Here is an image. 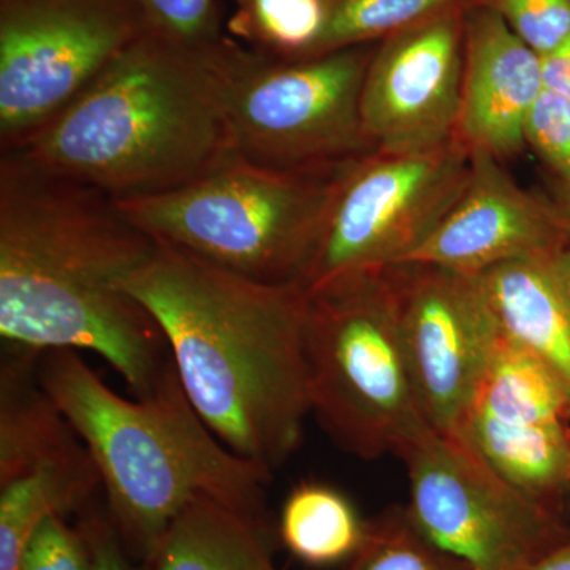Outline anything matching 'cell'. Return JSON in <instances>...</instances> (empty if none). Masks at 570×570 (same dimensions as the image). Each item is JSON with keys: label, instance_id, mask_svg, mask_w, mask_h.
<instances>
[{"label": "cell", "instance_id": "cell-26", "mask_svg": "<svg viewBox=\"0 0 570 570\" xmlns=\"http://www.w3.org/2000/svg\"><path fill=\"white\" fill-rule=\"evenodd\" d=\"M78 530L85 535L92 557V570H140L135 568L110 517L91 504L81 510Z\"/></svg>", "mask_w": 570, "mask_h": 570}, {"label": "cell", "instance_id": "cell-18", "mask_svg": "<svg viewBox=\"0 0 570 570\" xmlns=\"http://www.w3.org/2000/svg\"><path fill=\"white\" fill-rule=\"evenodd\" d=\"M366 524L343 491L322 482H302L285 499L277 532L296 560L330 568L354 557Z\"/></svg>", "mask_w": 570, "mask_h": 570}, {"label": "cell", "instance_id": "cell-3", "mask_svg": "<svg viewBox=\"0 0 570 570\" xmlns=\"http://www.w3.org/2000/svg\"><path fill=\"white\" fill-rule=\"evenodd\" d=\"M227 45L193 47L146 31L61 115L6 153L115 200L194 181L235 156Z\"/></svg>", "mask_w": 570, "mask_h": 570}, {"label": "cell", "instance_id": "cell-12", "mask_svg": "<svg viewBox=\"0 0 570 570\" xmlns=\"http://www.w3.org/2000/svg\"><path fill=\"white\" fill-rule=\"evenodd\" d=\"M569 419L561 385L502 335L450 434L513 487L558 510L570 491Z\"/></svg>", "mask_w": 570, "mask_h": 570}, {"label": "cell", "instance_id": "cell-13", "mask_svg": "<svg viewBox=\"0 0 570 570\" xmlns=\"http://www.w3.org/2000/svg\"><path fill=\"white\" fill-rule=\"evenodd\" d=\"M466 7L393 33L373 51L362 91L373 151H422L456 137Z\"/></svg>", "mask_w": 570, "mask_h": 570}, {"label": "cell", "instance_id": "cell-20", "mask_svg": "<svg viewBox=\"0 0 570 570\" xmlns=\"http://www.w3.org/2000/svg\"><path fill=\"white\" fill-rule=\"evenodd\" d=\"M343 570H474L420 531L406 505L367 520L365 539Z\"/></svg>", "mask_w": 570, "mask_h": 570}, {"label": "cell", "instance_id": "cell-27", "mask_svg": "<svg viewBox=\"0 0 570 570\" xmlns=\"http://www.w3.org/2000/svg\"><path fill=\"white\" fill-rule=\"evenodd\" d=\"M543 88L570 100V33L554 50L540 56Z\"/></svg>", "mask_w": 570, "mask_h": 570}, {"label": "cell", "instance_id": "cell-9", "mask_svg": "<svg viewBox=\"0 0 570 570\" xmlns=\"http://www.w3.org/2000/svg\"><path fill=\"white\" fill-rule=\"evenodd\" d=\"M409 515L474 570H524L570 540L558 510L499 475L455 434L430 428L397 453Z\"/></svg>", "mask_w": 570, "mask_h": 570}, {"label": "cell", "instance_id": "cell-8", "mask_svg": "<svg viewBox=\"0 0 570 570\" xmlns=\"http://www.w3.org/2000/svg\"><path fill=\"white\" fill-rule=\"evenodd\" d=\"M471 160L455 137L436 148L373 151L348 163L299 284L314 292L407 262L463 193Z\"/></svg>", "mask_w": 570, "mask_h": 570}, {"label": "cell", "instance_id": "cell-25", "mask_svg": "<svg viewBox=\"0 0 570 570\" xmlns=\"http://www.w3.org/2000/svg\"><path fill=\"white\" fill-rule=\"evenodd\" d=\"M524 141L570 190V100L543 91L528 116Z\"/></svg>", "mask_w": 570, "mask_h": 570}, {"label": "cell", "instance_id": "cell-24", "mask_svg": "<svg viewBox=\"0 0 570 570\" xmlns=\"http://www.w3.org/2000/svg\"><path fill=\"white\" fill-rule=\"evenodd\" d=\"M17 570H92L91 551L78 527L52 513L26 542Z\"/></svg>", "mask_w": 570, "mask_h": 570}, {"label": "cell", "instance_id": "cell-14", "mask_svg": "<svg viewBox=\"0 0 570 570\" xmlns=\"http://www.w3.org/2000/svg\"><path fill=\"white\" fill-rule=\"evenodd\" d=\"M501 163L472 153L463 193L404 264L482 275L494 266L570 245L561 208L524 190Z\"/></svg>", "mask_w": 570, "mask_h": 570}, {"label": "cell", "instance_id": "cell-5", "mask_svg": "<svg viewBox=\"0 0 570 570\" xmlns=\"http://www.w3.org/2000/svg\"><path fill=\"white\" fill-rule=\"evenodd\" d=\"M347 164L279 170L235 154L176 189L115 202L156 242L258 283H302Z\"/></svg>", "mask_w": 570, "mask_h": 570}, {"label": "cell", "instance_id": "cell-19", "mask_svg": "<svg viewBox=\"0 0 570 570\" xmlns=\"http://www.w3.org/2000/svg\"><path fill=\"white\" fill-rule=\"evenodd\" d=\"M332 0H238L232 32L257 55L283 61L321 56Z\"/></svg>", "mask_w": 570, "mask_h": 570}, {"label": "cell", "instance_id": "cell-6", "mask_svg": "<svg viewBox=\"0 0 570 570\" xmlns=\"http://www.w3.org/2000/svg\"><path fill=\"white\" fill-rule=\"evenodd\" d=\"M309 295L307 395L337 448L377 460L433 428L420 404L387 269Z\"/></svg>", "mask_w": 570, "mask_h": 570}, {"label": "cell", "instance_id": "cell-11", "mask_svg": "<svg viewBox=\"0 0 570 570\" xmlns=\"http://www.w3.org/2000/svg\"><path fill=\"white\" fill-rule=\"evenodd\" d=\"M387 276L423 414L452 433L502 337L485 287L434 265L390 266Z\"/></svg>", "mask_w": 570, "mask_h": 570}, {"label": "cell", "instance_id": "cell-7", "mask_svg": "<svg viewBox=\"0 0 570 570\" xmlns=\"http://www.w3.org/2000/svg\"><path fill=\"white\" fill-rule=\"evenodd\" d=\"M371 48L283 61L228 41L224 105L236 156L279 170H325L373 153L362 121Z\"/></svg>", "mask_w": 570, "mask_h": 570}, {"label": "cell", "instance_id": "cell-17", "mask_svg": "<svg viewBox=\"0 0 570 570\" xmlns=\"http://www.w3.org/2000/svg\"><path fill=\"white\" fill-rule=\"evenodd\" d=\"M269 530L209 498L187 505L146 570H276Z\"/></svg>", "mask_w": 570, "mask_h": 570}, {"label": "cell", "instance_id": "cell-1", "mask_svg": "<svg viewBox=\"0 0 570 570\" xmlns=\"http://www.w3.org/2000/svg\"><path fill=\"white\" fill-rule=\"evenodd\" d=\"M156 239L110 195L0 153V335L29 351L92 352L135 396L174 365L163 328L122 284Z\"/></svg>", "mask_w": 570, "mask_h": 570}, {"label": "cell", "instance_id": "cell-16", "mask_svg": "<svg viewBox=\"0 0 570 570\" xmlns=\"http://www.w3.org/2000/svg\"><path fill=\"white\" fill-rule=\"evenodd\" d=\"M479 276L502 335L538 360L570 403V245Z\"/></svg>", "mask_w": 570, "mask_h": 570}, {"label": "cell", "instance_id": "cell-21", "mask_svg": "<svg viewBox=\"0 0 570 570\" xmlns=\"http://www.w3.org/2000/svg\"><path fill=\"white\" fill-rule=\"evenodd\" d=\"M472 0H332L321 55L385 40Z\"/></svg>", "mask_w": 570, "mask_h": 570}, {"label": "cell", "instance_id": "cell-15", "mask_svg": "<svg viewBox=\"0 0 570 570\" xmlns=\"http://www.w3.org/2000/svg\"><path fill=\"white\" fill-rule=\"evenodd\" d=\"M543 88L540 56L489 7L464 10V73L456 137L472 153L508 159L527 146L524 127Z\"/></svg>", "mask_w": 570, "mask_h": 570}, {"label": "cell", "instance_id": "cell-2", "mask_svg": "<svg viewBox=\"0 0 570 570\" xmlns=\"http://www.w3.org/2000/svg\"><path fill=\"white\" fill-rule=\"evenodd\" d=\"M163 328L190 403L232 452L269 474L302 444L309 295L156 242L122 284Z\"/></svg>", "mask_w": 570, "mask_h": 570}, {"label": "cell", "instance_id": "cell-10", "mask_svg": "<svg viewBox=\"0 0 570 570\" xmlns=\"http://www.w3.org/2000/svg\"><path fill=\"white\" fill-rule=\"evenodd\" d=\"M146 31L126 0H0V153L61 115Z\"/></svg>", "mask_w": 570, "mask_h": 570}, {"label": "cell", "instance_id": "cell-23", "mask_svg": "<svg viewBox=\"0 0 570 570\" xmlns=\"http://www.w3.org/2000/svg\"><path fill=\"white\" fill-rule=\"evenodd\" d=\"M489 7L539 56L570 33V0H472Z\"/></svg>", "mask_w": 570, "mask_h": 570}, {"label": "cell", "instance_id": "cell-29", "mask_svg": "<svg viewBox=\"0 0 570 570\" xmlns=\"http://www.w3.org/2000/svg\"><path fill=\"white\" fill-rule=\"evenodd\" d=\"M561 212L564 214L566 224H568V230L570 236V190H566V200L561 206Z\"/></svg>", "mask_w": 570, "mask_h": 570}, {"label": "cell", "instance_id": "cell-22", "mask_svg": "<svg viewBox=\"0 0 570 570\" xmlns=\"http://www.w3.org/2000/svg\"><path fill=\"white\" fill-rule=\"evenodd\" d=\"M149 32L167 39L213 47L220 39L217 31L216 0H126Z\"/></svg>", "mask_w": 570, "mask_h": 570}, {"label": "cell", "instance_id": "cell-28", "mask_svg": "<svg viewBox=\"0 0 570 570\" xmlns=\"http://www.w3.org/2000/svg\"><path fill=\"white\" fill-rule=\"evenodd\" d=\"M524 570H570V540L560 549L550 553L549 557Z\"/></svg>", "mask_w": 570, "mask_h": 570}, {"label": "cell", "instance_id": "cell-4", "mask_svg": "<svg viewBox=\"0 0 570 570\" xmlns=\"http://www.w3.org/2000/svg\"><path fill=\"white\" fill-rule=\"evenodd\" d=\"M41 385L85 442L127 551L148 561L197 498H209L269 530L272 474L209 430L184 392L175 363L145 396L112 392L73 351L39 356Z\"/></svg>", "mask_w": 570, "mask_h": 570}]
</instances>
